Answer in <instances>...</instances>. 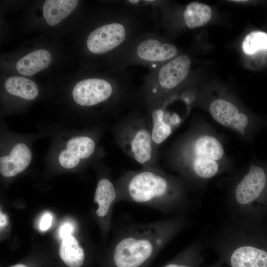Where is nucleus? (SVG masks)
Masks as SVG:
<instances>
[{
	"mask_svg": "<svg viewBox=\"0 0 267 267\" xmlns=\"http://www.w3.org/2000/svg\"><path fill=\"white\" fill-rule=\"evenodd\" d=\"M31 160L32 153L29 147L23 143H17L8 154L0 157V173L6 177L15 176L24 171Z\"/></svg>",
	"mask_w": 267,
	"mask_h": 267,
	"instance_id": "nucleus-12",
	"label": "nucleus"
},
{
	"mask_svg": "<svg viewBox=\"0 0 267 267\" xmlns=\"http://www.w3.org/2000/svg\"><path fill=\"white\" fill-rule=\"evenodd\" d=\"M228 219L249 225L263 224L267 214V174L252 165L236 179L227 193L225 204Z\"/></svg>",
	"mask_w": 267,
	"mask_h": 267,
	"instance_id": "nucleus-5",
	"label": "nucleus"
},
{
	"mask_svg": "<svg viewBox=\"0 0 267 267\" xmlns=\"http://www.w3.org/2000/svg\"><path fill=\"white\" fill-rule=\"evenodd\" d=\"M178 49L162 33L143 31L133 38L112 57L115 69L130 66L154 68L178 56Z\"/></svg>",
	"mask_w": 267,
	"mask_h": 267,
	"instance_id": "nucleus-7",
	"label": "nucleus"
},
{
	"mask_svg": "<svg viewBox=\"0 0 267 267\" xmlns=\"http://www.w3.org/2000/svg\"><path fill=\"white\" fill-rule=\"evenodd\" d=\"M96 143L91 137L86 135L73 137L66 144V148L58 157L60 165L65 169H72L81 160L91 158L95 153Z\"/></svg>",
	"mask_w": 267,
	"mask_h": 267,
	"instance_id": "nucleus-9",
	"label": "nucleus"
},
{
	"mask_svg": "<svg viewBox=\"0 0 267 267\" xmlns=\"http://www.w3.org/2000/svg\"><path fill=\"white\" fill-rule=\"evenodd\" d=\"M118 193L115 184L107 177L99 179L96 187L94 201L97 204L95 214L103 220L106 227L109 226L110 216L112 207L116 203Z\"/></svg>",
	"mask_w": 267,
	"mask_h": 267,
	"instance_id": "nucleus-11",
	"label": "nucleus"
},
{
	"mask_svg": "<svg viewBox=\"0 0 267 267\" xmlns=\"http://www.w3.org/2000/svg\"><path fill=\"white\" fill-rule=\"evenodd\" d=\"M244 51L247 54H253L259 50L267 49V33L254 31L248 34L242 43Z\"/></svg>",
	"mask_w": 267,
	"mask_h": 267,
	"instance_id": "nucleus-19",
	"label": "nucleus"
},
{
	"mask_svg": "<svg viewBox=\"0 0 267 267\" xmlns=\"http://www.w3.org/2000/svg\"><path fill=\"white\" fill-rule=\"evenodd\" d=\"M125 217H121L112 244V267H148L157 254L192 223L188 214L147 223L133 222Z\"/></svg>",
	"mask_w": 267,
	"mask_h": 267,
	"instance_id": "nucleus-2",
	"label": "nucleus"
},
{
	"mask_svg": "<svg viewBox=\"0 0 267 267\" xmlns=\"http://www.w3.org/2000/svg\"><path fill=\"white\" fill-rule=\"evenodd\" d=\"M207 247L227 267H267V228L230 219L205 236Z\"/></svg>",
	"mask_w": 267,
	"mask_h": 267,
	"instance_id": "nucleus-3",
	"label": "nucleus"
},
{
	"mask_svg": "<svg viewBox=\"0 0 267 267\" xmlns=\"http://www.w3.org/2000/svg\"><path fill=\"white\" fill-rule=\"evenodd\" d=\"M115 136L121 149L141 168L163 170L159 164L158 149L153 141L150 122L144 110L135 106L121 117L116 127Z\"/></svg>",
	"mask_w": 267,
	"mask_h": 267,
	"instance_id": "nucleus-6",
	"label": "nucleus"
},
{
	"mask_svg": "<svg viewBox=\"0 0 267 267\" xmlns=\"http://www.w3.org/2000/svg\"><path fill=\"white\" fill-rule=\"evenodd\" d=\"M51 60L50 53L45 49L33 51L21 58L16 64L21 74L31 76L47 67Z\"/></svg>",
	"mask_w": 267,
	"mask_h": 267,
	"instance_id": "nucleus-14",
	"label": "nucleus"
},
{
	"mask_svg": "<svg viewBox=\"0 0 267 267\" xmlns=\"http://www.w3.org/2000/svg\"><path fill=\"white\" fill-rule=\"evenodd\" d=\"M209 110L212 117L218 123L245 135L248 124V117L244 113L239 112L234 104L227 100L218 99L211 103Z\"/></svg>",
	"mask_w": 267,
	"mask_h": 267,
	"instance_id": "nucleus-10",
	"label": "nucleus"
},
{
	"mask_svg": "<svg viewBox=\"0 0 267 267\" xmlns=\"http://www.w3.org/2000/svg\"><path fill=\"white\" fill-rule=\"evenodd\" d=\"M116 203L141 204L165 214H188L200 207L190 194V188L180 178L163 170L142 168L126 172L115 184Z\"/></svg>",
	"mask_w": 267,
	"mask_h": 267,
	"instance_id": "nucleus-1",
	"label": "nucleus"
},
{
	"mask_svg": "<svg viewBox=\"0 0 267 267\" xmlns=\"http://www.w3.org/2000/svg\"><path fill=\"white\" fill-rule=\"evenodd\" d=\"M9 267H26V266L23 264H17V265L10 266Z\"/></svg>",
	"mask_w": 267,
	"mask_h": 267,
	"instance_id": "nucleus-24",
	"label": "nucleus"
},
{
	"mask_svg": "<svg viewBox=\"0 0 267 267\" xmlns=\"http://www.w3.org/2000/svg\"><path fill=\"white\" fill-rule=\"evenodd\" d=\"M212 10L207 4L193 1L186 5L182 12V20L189 29L200 27L210 20Z\"/></svg>",
	"mask_w": 267,
	"mask_h": 267,
	"instance_id": "nucleus-16",
	"label": "nucleus"
},
{
	"mask_svg": "<svg viewBox=\"0 0 267 267\" xmlns=\"http://www.w3.org/2000/svg\"><path fill=\"white\" fill-rule=\"evenodd\" d=\"M59 254L61 259L69 267H80L85 260L83 249L72 235L62 239Z\"/></svg>",
	"mask_w": 267,
	"mask_h": 267,
	"instance_id": "nucleus-18",
	"label": "nucleus"
},
{
	"mask_svg": "<svg viewBox=\"0 0 267 267\" xmlns=\"http://www.w3.org/2000/svg\"><path fill=\"white\" fill-rule=\"evenodd\" d=\"M4 87L10 94L26 100H33L38 95L39 90L36 84L27 78L12 76L5 81Z\"/></svg>",
	"mask_w": 267,
	"mask_h": 267,
	"instance_id": "nucleus-17",
	"label": "nucleus"
},
{
	"mask_svg": "<svg viewBox=\"0 0 267 267\" xmlns=\"http://www.w3.org/2000/svg\"><path fill=\"white\" fill-rule=\"evenodd\" d=\"M207 248L205 236H200L173 259L160 267H200Z\"/></svg>",
	"mask_w": 267,
	"mask_h": 267,
	"instance_id": "nucleus-13",
	"label": "nucleus"
},
{
	"mask_svg": "<svg viewBox=\"0 0 267 267\" xmlns=\"http://www.w3.org/2000/svg\"><path fill=\"white\" fill-rule=\"evenodd\" d=\"M0 228H1L6 225L7 223V218L6 216L1 212H0Z\"/></svg>",
	"mask_w": 267,
	"mask_h": 267,
	"instance_id": "nucleus-22",
	"label": "nucleus"
},
{
	"mask_svg": "<svg viewBox=\"0 0 267 267\" xmlns=\"http://www.w3.org/2000/svg\"><path fill=\"white\" fill-rule=\"evenodd\" d=\"M207 267H223V266L219 262H217L212 265H211Z\"/></svg>",
	"mask_w": 267,
	"mask_h": 267,
	"instance_id": "nucleus-23",
	"label": "nucleus"
},
{
	"mask_svg": "<svg viewBox=\"0 0 267 267\" xmlns=\"http://www.w3.org/2000/svg\"><path fill=\"white\" fill-rule=\"evenodd\" d=\"M191 64L190 57L182 54L149 69L138 88L139 104L172 95L187 78Z\"/></svg>",
	"mask_w": 267,
	"mask_h": 267,
	"instance_id": "nucleus-8",
	"label": "nucleus"
},
{
	"mask_svg": "<svg viewBox=\"0 0 267 267\" xmlns=\"http://www.w3.org/2000/svg\"><path fill=\"white\" fill-rule=\"evenodd\" d=\"M78 2L77 0H47L43 7L44 18L49 25L55 26L73 11Z\"/></svg>",
	"mask_w": 267,
	"mask_h": 267,
	"instance_id": "nucleus-15",
	"label": "nucleus"
},
{
	"mask_svg": "<svg viewBox=\"0 0 267 267\" xmlns=\"http://www.w3.org/2000/svg\"><path fill=\"white\" fill-rule=\"evenodd\" d=\"M170 154L168 165L191 189L220 173L224 149L217 138L203 134L187 139Z\"/></svg>",
	"mask_w": 267,
	"mask_h": 267,
	"instance_id": "nucleus-4",
	"label": "nucleus"
},
{
	"mask_svg": "<svg viewBox=\"0 0 267 267\" xmlns=\"http://www.w3.org/2000/svg\"><path fill=\"white\" fill-rule=\"evenodd\" d=\"M52 220V215L48 213L44 214L41 220L40 228L42 231L47 230L51 226Z\"/></svg>",
	"mask_w": 267,
	"mask_h": 267,
	"instance_id": "nucleus-21",
	"label": "nucleus"
},
{
	"mask_svg": "<svg viewBox=\"0 0 267 267\" xmlns=\"http://www.w3.org/2000/svg\"><path fill=\"white\" fill-rule=\"evenodd\" d=\"M74 229V225L71 223L69 222L64 223L59 228V235L60 237L62 239L66 237L71 235Z\"/></svg>",
	"mask_w": 267,
	"mask_h": 267,
	"instance_id": "nucleus-20",
	"label": "nucleus"
}]
</instances>
